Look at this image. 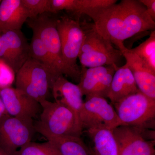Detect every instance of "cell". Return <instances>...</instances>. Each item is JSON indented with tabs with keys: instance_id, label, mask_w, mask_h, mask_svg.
<instances>
[{
	"instance_id": "cell-1",
	"label": "cell",
	"mask_w": 155,
	"mask_h": 155,
	"mask_svg": "<svg viewBox=\"0 0 155 155\" xmlns=\"http://www.w3.org/2000/svg\"><path fill=\"white\" fill-rule=\"evenodd\" d=\"M92 20L97 31L119 50L125 47V40L155 28V21L139 0H122L102 9Z\"/></svg>"
},
{
	"instance_id": "cell-2",
	"label": "cell",
	"mask_w": 155,
	"mask_h": 155,
	"mask_svg": "<svg viewBox=\"0 0 155 155\" xmlns=\"http://www.w3.org/2000/svg\"><path fill=\"white\" fill-rule=\"evenodd\" d=\"M81 25L84 33L83 44L78 57L81 67L118 66L117 64L123 57L121 51L114 48L110 41L97 31L93 23L83 22Z\"/></svg>"
},
{
	"instance_id": "cell-3",
	"label": "cell",
	"mask_w": 155,
	"mask_h": 155,
	"mask_svg": "<svg viewBox=\"0 0 155 155\" xmlns=\"http://www.w3.org/2000/svg\"><path fill=\"white\" fill-rule=\"evenodd\" d=\"M40 104L41 108L40 120L35 127L53 135L81 137L83 129L80 121L71 110L48 100Z\"/></svg>"
},
{
	"instance_id": "cell-4",
	"label": "cell",
	"mask_w": 155,
	"mask_h": 155,
	"mask_svg": "<svg viewBox=\"0 0 155 155\" xmlns=\"http://www.w3.org/2000/svg\"><path fill=\"white\" fill-rule=\"evenodd\" d=\"M64 64L72 73L74 81L79 82L80 69L77 64L84 33L78 19L61 16L56 21Z\"/></svg>"
},
{
	"instance_id": "cell-5",
	"label": "cell",
	"mask_w": 155,
	"mask_h": 155,
	"mask_svg": "<svg viewBox=\"0 0 155 155\" xmlns=\"http://www.w3.org/2000/svg\"><path fill=\"white\" fill-rule=\"evenodd\" d=\"M122 125L147 128L153 126L155 118V100L140 91L114 105Z\"/></svg>"
},
{
	"instance_id": "cell-6",
	"label": "cell",
	"mask_w": 155,
	"mask_h": 155,
	"mask_svg": "<svg viewBox=\"0 0 155 155\" xmlns=\"http://www.w3.org/2000/svg\"><path fill=\"white\" fill-rule=\"evenodd\" d=\"M51 14L45 13L26 21L28 26L44 45L59 71L62 75H65L74 80V77L64 64L61 41L57 28V18L52 17Z\"/></svg>"
},
{
	"instance_id": "cell-7",
	"label": "cell",
	"mask_w": 155,
	"mask_h": 155,
	"mask_svg": "<svg viewBox=\"0 0 155 155\" xmlns=\"http://www.w3.org/2000/svg\"><path fill=\"white\" fill-rule=\"evenodd\" d=\"M16 88L40 103L47 100L50 88L46 69L38 61L29 57L16 73Z\"/></svg>"
},
{
	"instance_id": "cell-8",
	"label": "cell",
	"mask_w": 155,
	"mask_h": 155,
	"mask_svg": "<svg viewBox=\"0 0 155 155\" xmlns=\"http://www.w3.org/2000/svg\"><path fill=\"white\" fill-rule=\"evenodd\" d=\"M82 129L113 130L122 125L116 110L105 98L93 97L85 100L79 115Z\"/></svg>"
},
{
	"instance_id": "cell-9",
	"label": "cell",
	"mask_w": 155,
	"mask_h": 155,
	"mask_svg": "<svg viewBox=\"0 0 155 155\" xmlns=\"http://www.w3.org/2000/svg\"><path fill=\"white\" fill-rule=\"evenodd\" d=\"M147 129L125 125L113 129L119 155H155V140H149Z\"/></svg>"
},
{
	"instance_id": "cell-10",
	"label": "cell",
	"mask_w": 155,
	"mask_h": 155,
	"mask_svg": "<svg viewBox=\"0 0 155 155\" xmlns=\"http://www.w3.org/2000/svg\"><path fill=\"white\" fill-rule=\"evenodd\" d=\"M35 131L33 119L9 116L0 124V147L13 155L31 141Z\"/></svg>"
},
{
	"instance_id": "cell-11",
	"label": "cell",
	"mask_w": 155,
	"mask_h": 155,
	"mask_svg": "<svg viewBox=\"0 0 155 155\" xmlns=\"http://www.w3.org/2000/svg\"><path fill=\"white\" fill-rule=\"evenodd\" d=\"M116 65L86 68L81 67L78 85L85 100L93 97H107ZM118 67V66H117Z\"/></svg>"
},
{
	"instance_id": "cell-12",
	"label": "cell",
	"mask_w": 155,
	"mask_h": 155,
	"mask_svg": "<svg viewBox=\"0 0 155 155\" xmlns=\"http://www.w3.org/2000/svg\"><path fill=\"white\" fill-rule=\"evenodd\" d=\"M0 97L10 116L33 119L41 112L39 103L16 87L0 90Z\"/></svg>"
},
{
	"instance_id": "cell-13",
	"label": "cell",
	"mask_w": 155,
	"mask_h": 155,
	"mask_svg": "<svg viewBox=\"0 0 155 155\" xmlns=\"http://www.w3.org/2000/svg\"><path fill=\"white\" fill-rule=\"evenodd\" d=\"M126 60L139 90L153 99L155 100V72L143 64L136 55L125 47L120 50Z\"/></svg>"
},
{
	"instance_id": "cell-14",
	"label": "cell",
	"mask_w": 155,
	"mask_h": 155,
	"mask_svg": "<svg viewBox=\"0 0 155 155\" xmlns=\"http://www.w3.org/2000/svg\"><path fill=\"white\" fill-rule=\"evenodd\" d=\"M51 89L55 102L71 110L79 119L84 102L83 95L78 84L70 82L64 75H61L55 81Z\"/></svg>"
},
{
	"instance_id": "cell-15",
	"label": "cell",
	"mask_w": 155,
	"mask_h": 155,
	"mask_svg": "<svg viewBox=\"0 0 155 155\" xmlns=\"http://www.w3.org/2000/svg\"><path fill=\"white\" fill-rule=\"evenodd\" d=\"M29 18L22 0H3L0 3V30H21Z\"/></svg>"
},
{
	"instance_id": "cell-16",
	"label": "cell",
	"mask_w": 155,
	"mask_h": 155,
	"mask_svg": "<svg viewBox=\"0 0 155 155\" xmlns=\"http://www.w3.org/2000/svg\"><path fill=\"white\" fill-rule=\"evenodd\" d=\"M139 91L133 74L127 65L116 67L107 97L114 104Z\"/></svg>"
},
{
	"instance_id": "cell-17",
	"label": "cell",
	"mask_w": 155,
	"mask_h": 155,
	"mask_svg": "<svg viewBox=\"0 0 155 155\" xmlns=\"http://www.w3.org/2000/svg\"><path fill=\"white\" fill-rule=\"evenodd\" d=\"M35 128V131L43 136L61 155H91L89 149L81 137L53 135L40 128Z\"/></svg>"
},
{
	"instance_id": "cell-18",
	"label": "cell",
	"mask_w": 155,
	"mask_h": 155,
	"mask_svg": "<svg viewBox=\"0 0 155 155\" xmlns=\"http://www.w3.org/2000/svg\"><path fill=\"white\" fill-rule=\"evenodd\" d=\"M19 69L30 57V46L21 30L1 31Z\"/></svg>"
},
{
	"instance_id": "cell-19",
	"label": "cell",
	"mask_w": 155,
	"mask_h": 155,
	"mask_svg": "<svg viewBox=\"0 0 155 155\" xmlns=\"http://www.w3.org/2000/svg\"><path fill=\"white\" fill-rule=\"evenodd\" d=\"M93 144L89 150L91 155H119L118 145L112 130L92 129L87 130Z\"/></svg>"
},
{
	"instance_id": "cell-20",
	"label": "cell",
	"mask_w": 155,
	"mask_h": 155,
	"mask_svg": "<svg viewBox=\"0 0 155 155\" xmlns=\"http://www.w3.org/2000/svg\"><path fill=\"white\" fill-rule=\"evenodd\" d=\"M29 46L30 57L38 61L46 69L49 77L51 88L55 81L59 76L63 75L61 74L40 39L35 34L33 33Z\"/></svg>"
},
{
	"instance_id": "cell-21",
	"label": "cell",
	"mask_w": 155,
	"mask_h": 155,
	"mask_svg": "<svg viewBox=\"0 0 155 155\" xmlns=\"http://www.w3.org/2000/svg\"><path fill=\"white\" fill-rule=\"evenodd\" d=\"M117 0H63V10L93 19L102 9L117 2Z\"/></svg>"
},
{
	"instance_id": "cell-22",
	"label": "cell",
	"mask_w": 155,
	"mask_h": 155,
	"mask_svg": "<svg viewBox=\"0 0 155 155\" xmlns=\"http://www.w3.org/2000/svg\"><path fill=\"white\" fill-rule=\"evenodd\" d=\"M129 49L147 68L155 72V30L151 31L148 38L138 46Z\"/></svg>"
},
{
	"instance_id": "cell-23",
	"label": "cell",
	"mask_w": 155,
	"mask_h": 155,
	"mask_svg": "<svg viewBox=\"0 0 155 155\" xmlns=\"http://www.w3.org/2000/svg\"><path fill=\"white\" fill-rule=\"evenodd\" d=\"M13 155H61L49 141L42 143L31 141L25 145Z\"/></svg>"
},
{
	"instance_id": "cell-24",
	"label": "cell",
	"mask_w": 155,
	"mask_h": 155,
	"mask_svg": "<svg viewBox=\"0 0 155 155\" xmlns=\"http://www.w3.org/2000/svg\"><path fill=\"white\" fill-rule=\"evenodd\" d=\"M22 2L29 14V19L48 13L49 0H22Z\"/></svg>"
},
{
	"instance_id": "cell-25",
	"label": "cell",
	"mask_w": 155,
	"mask_h": 155,
	"mask_svg": "<svg viewBox=\"0 0 155 155\" xmlns=\"http://www.w3.org/2000/svg\"><path fill=\"white\" fill-rule=\"evenodd\" d=\"M16 77L14 69L0 60V90L12 87L15 83Z\"/></svg>"
},
{
	"instance_id": "cell-26",
	"label": "cell",
	"mask_w": 155,
	"mask_h": 155,
	"mask_svg": "<svg viewBox=\"0 0 155 155\" xmlns=\"http://www.w3.org/2000/svg\"><path fill=\"white\" fill-rule=\"evenodd\" d=\"M0 60H2L8 64L17 73L19 70L14 57L9 50L8 45L2 36L0 30Z\"/></svg>"
},
{
	"instance_id": "cell-27",
	"label": "cell",
	"mask_w": 155,
	"mask_h": 155,
	"mask_svg": "<svg viewBox=\"0 0 155 155\" xmlns=\"http://www.w3.org/2000/svg\"><path fill=\"white\" fill-rule=\"evenodd\" d=\"M146 8L148 14L153 20H155V0H139Z\"/></svg>"
},
{
	"instance_id": "cell-28",
	"label": "cell",
	"mask_w": 155,
	"mask_h": 155,
	"mask_svg": "<svg viewBox=\"0 0 155 155\" xmlns=\"http://www.w3.org/2000/svg\"><path fill=\"white\" fill-rule=\"evenodd\" d=\"M10 116L2 100L0 97V124Z\"/></svg>"
},
{
	"instance_id": "cell-29",
	"label": "cell",
	"mask_w": 155,
	"mask_h": 155,
	"mask_svg": "<svg viewBox=\"0 0 155 155\" xmlns=\"http://www.w3.org/2000/svg\"><path fill=\"white\" fill-rule=\"evenodd\" d=\"M0 155H10L0 147Z\"/></svg>"
},
{
	"instance_id": "cell-30",
	"label": "cell",
	"mask_w": 155,
	"mask_h": 155,
	"mask_svg": "<svg viewBox=\"0 0 155 155\" xmlns=\"http://www.w3.org/2000/svg\"><path fill=\"white\" fill-rule=\"evenodd\" d=\"M1 2H2V1H1V0H0V3H1Z\"/></svg>"
}]
</instances>
